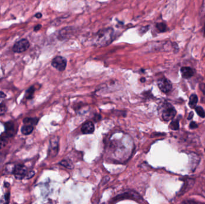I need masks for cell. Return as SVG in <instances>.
I'll list each match as a JSON object with an SVG mask.
<instances>
[{
	"label": "cell",
	"instance_id": "cell-2",
	"mask_svg": "<svg viewBox=\"0 0 205 204\" xmlns=\"http://www.w3.org/2000/svg\"><path fill=\"white\" fill-rule=\"evenodd\" d=\"M176 114L174 108L169 103H164L161 106V116L164 120L169 121L174 118Z\"/></svg>",
	"mask_w": 205,
	"mask_h": 204
},
{
	"label": "cell",
	"instance_id": "cell-12",
	"mask_svg": "<svg viewBox=\"0 0 205 204\" xmlns=\"http://www.w3.org/2000/svg\"><path fill=\"white\" fill-rule=\"evenodd\" d=\"M198 102V98L197 96L195 94H192L189 97V106L191 108H195Z\"/></svg>",
	"mask_w": 205,
	"mask_h": 204
},
{
	"label": "cell",
	"instance_id": "cell-11",
	"mask_svg": "<svg viewBox=\"0 0 205 204\" xmlns=\"http://www.w3.org/2000/svg\"><path fill=\"white\" fill-rule=\"evenodd\" d=\"M34 130V127L32 125H28L25 124V126H23L21 128V132L23 135H29L32 133V132Z\"/></svg>",
	"mask_w": 205,
	"mask_h": 204
},
{
	"label": "cell",
	"instance_id": "cell-20",
	"mask_svg": "<svg viewBox=\"0 0 205 204\" xmlns=\"http://www.w3.org/2000/svg\"><path fill=\"white\" fill-rule=\"evenodd\" d=\"M34 174H35L34 171H33V170L29 171L28 172H27V173H26V176H25V178L26 179H29V178H32V177L34 175Z\"/></svg>",
	"mask_w": 205,
	"mask_h": 204
},
{
	"label": "cell",
	"instance_id": "cell-9",
	"mask_svg": "<svg viewBox=\"0 0 205 204\" xmlns=\"http://www.w3.org/2000/svg\"><path fill=\"white\" fill-rule=\"evenodd\" d=\"M180 71L182 75L184 78H189L194 74V69L190 67H182Z\"/></svg>",
	"mask_w": 205,
	"mask_h": 204
},
{
	"label": "cell",
	"instance_id": "cell-18",
	"mask_svg": "<svg viewBox=\"0 0 205 204\" xmlns=\"http://www.w3.org/2000/svg\"><path fill=\"white\" fill-rule=\"evenodd\" d=\"M195 111L198 114L199 116H200L202 118L205 117V112L202 107L201 106H195Z\"/></svg>",
	"mask_w": 205,
	"mask_h": 204
},
{
	"label": "cell",
	"instance_id": "cell-23",
	"mask_svg": "<svg viewBox=\"0 0 205 204\" xmlns=\"http://www.w3.org/2000/svg\"><path fill=\"white\" fill-rule=\"evenodd\" d=\"M5 97H6V95L2 92H0V101L4 99Z\"/></svg>",
	"mask_w": 205,
	"mask_h": 204
},
{
	"label": "cell",
	"instance_id": "cell-14",
	"mask_svg": "<svg viewBox=\"0 0 205 204\" xmlns=\"http://www.w3.org/2000/svg\"><path fill=\"white\" fill-rule=\"evenodd\" d=\"M8 136L6 135L0 136V149L4 148L8 143Z\"/></svg>",
	"mask_w": 205,
	"mask_h": 204
},
{
	"label": "cell",
	"instance_id": "cell-3",
	"mask_svg": "<svg viewBox=\"0 0 205 204\" xmlns=\"http://www.w3.org/2000/svg\"><path fill=\"white\" fill-rule=\"evenodd\" d=\"M30 47L29 41L25 38L21 39L16 42L13 46V51L14 53H20L26 51Z\"/></svg>",
	"mask_w": 205,
	"mask_h": 204
},
{
	"label": "cell",
	"instance_id": "cell-10",
	"mask_svg": "<svg viewBox=\"0 0 205 204\" xmlns=\"http://www.w3.org/2000/svg\"><path fill=\"white\" fill-rule=\"evenodd\" d=\"M5 134L8 136H12L14 135V126L13 122H7L5 124Z\"/></svg>",
	"mask_w": 205,
	"mask_h": 204
},
{
	"label": "cell",
	"instance_id": "cell-16",
	"mask_svg": "<svg viewBox=\"0 0 205 204\" xmlns=\"http://www.w3.org/2000/svg\"><path fill=\"white\" fill-rule=\"evenodd\" d=\"M156 28L161 32H165L166 31V29H167V26L164 23H157L156 25Z\"/></svg>",
	"mask_w": 205,
	"mask_h": 204
},
{
	"label": "cell",
	"instance_id": "cell-26",
	"mask_svg": "<svg viewBox=\"0 0 205 204\" xmlns=\"http://www.w3.org/2000/svg\"><path fill=\"white\" fill-rule=\"evenodd\" d=\"M193 115H194V113H193L192 112H189V115H188V120H191V119L193 117Z\"/></svg>",
	"mask_w": 205,
	"mask_h": 204
},
{
	"label": "cell",
	"instance_id": "cell-8",
	"mask_svg": "<svg viewBox=\"0 0 205 204\" xmlns=\"http://www.w3.org/2000/svg\"><path fill=\"white\" fill-rule=\"evenodd\" d=\"M81 130L84 134H91L94 131V124L92 121H87L82 126Z\"/></svg>",
	"mask_w": 205,
	"mask_h": 204
},
{
	"label": "cell",
	"instance_id": "cell-17",
	"mask_svg": "<svg viewBox=\"0 0 205 204\" xmlns=\"http://www.w3.org/2000/svg\"><path fill=\"white\" fill-rule=\"evenodd\" d=\"M179 120H173L171 123L170 124V127L172 130H177L179 129Z\"/></svg>",
	"mask_w": 205,
	"mask_h": 204
},
{
	"label": "cell",
	"instance_id": "cell-5",
	"mask_svg": "<svg viewBox=\"0 0 205 204\" xmlns=\"http://www.w3.org/2000/svg\"><path fill=\"white\" fill-rule=\"evenodd\" d=\"M13 173L16 178L22 179L25 177L27 173V168L23 165H17L16 166H14L13 170Z\"/></svg>",
	"mask_w": 205,
	"mask_h": 204
},
{
	"label": "cell",
	"instance_id": "cell-6",
	"mask_svg": "<svg viewBox=\"0 0 205 204\" xmlns=\"http://www.w3.org/2000/svg\"><path fill=\"white\" fill-rule=\"evenodd\" d=\"M158 86L159 89L164 93H168L172 89V84L171 81L165 78H160L158 81Z\"/></svg>",
	"mask_w": 205,
	"mask_h": 204
},
{
	"label": "cell",
	"instance_id": "cell-25",
	"mask_svg": "<svg viewBox=\"0 0 205 204\" xmlns=\"http://www.w3.org/2000/svg\"><path fill=\"white\" fill-rule=\"evenodd\" d=\"M34 16L37 19H40L42 17V14L41 13H37Z\"/></svg>",
	"mask_w": 205,
	"mask_h": 204
},
{
	"label": "cell",
	"instance_id": "cell-15",
	"mask_svg": "<svg viewBox=\"0 0 205 204\" xmlns=\"http://www.w3.org/2000/svg\"><path fill=\"white\" fill-rule=\"evenodd\" d=\"M34 91H35V89L33 86L29 87L27 90H26V98L28 99H30L31 98H32L33 97V95H34Z\"/></svg>",
	"mask_w": 205,
	"mask_h": 204
},
{
	"label": "cell",
	"instance_id": "cell-19",
	"mask_svg": "<svg viewBox=\"0 0 205 204\" xmlns=\"http://www.w3.org/2000/svg\"><path fill=\"white\" fill-rule=\"evenodd\" d=\"M7 110V106L4 104H0V116L4 115Z\"/></svg>",
	"mask_w": 205,
	"mask_h": 204
},
{
	"label": "cell",
	"instance_id": "cell-24",
	"mask_svg": "<svg viewBox=\"0 0 205 204\" xmlns=\"http://www.w3.org/2000/svg\"><path fill=\"white\" fill-rule=\"evenodd\" d=\"M201 11L202 13H204L205 12V0H203V2L202 4V7L201 8Z\"/></svg>",
	"mask_w": 205,
	"mask_h": 204
},
{
	"label": "cell",
	"instance_id": "cell-28",
	"mask_svg": "<svg viewBox=\"0 0 205 204\" xmlns=\"http://www.w3.org/2000/svg\"><path fill=\"white\" fill-rule=\"evenodd\" d=\"M2 160H3V159H2V156H0V163H1V162H2ZM0 165H1V164H0Z\"/></svg>",
	"mask_w": 205,
	"mask_h": 204
},
{
	"label": "cell",
	"instance_id": "cell-30",
	"mask_svg": "<svg viewBox=\"0 0 205 204\" xmlns=\"http://www.w3.org/2000/svg\"><path fill=\"white\" fill-rule=\"evenodd\" d=\"M204 151H205V149H204Z\"/></svg>",
	"mask_w": 205,
	"mask_h": 204
},
{
	"label": "cell",
	"instance_id": "cell-4",
	"mask_svg": "<svg viewBox=\"0 0 205 204\" xmlns=\"http://www.w3.org/2000/svg\"><path fill=\"white\" fill-rule=\"evenodd\" d=\"M52 65L59 71L65 70L67 66V60L60 56L55 57L52 60Z\"/></svg>",
	"mask_w": 205,
	"mask_h": 204
},
{
	"label": "cell",
	"instance_id": "cell-7",
	"mask_svg": "<svg viewBox=\"0 0 205 204\" xmlns=\"http://www.w3.org/2000/svg\"><path fill=\"white\" fill-rule=\"evenodd\" d=\"M59 140L58 137L52 138L50 141L49 154L50 156H55L58 151L59 148Z\"/></svg>",
	"mask_w": 205,
	"mask_h": 204
},
{
	"label": "cell",
	"instance_id": "cell-29",
	"mask_svg": "<svg viewBox=\"0 0 205 204\" xmlns=\"http://www.w3.org/2000/svg\"><path fill=\"white\" fill-rule=\"evenodd\" d=\"M202 90L203 91V92H204V94H205V86H204V87H203V89H202Z\"/></svg>",
	"mask_w": 205,
	"mask_h": 204
},
{
	"label": "cell",
	"instance_id": "cell-21",
	"mask_svg": "<svg viewBox=\"0 0 205 204\" xmlns=\"http://www.w3.org/2000/svg\"><path fill=\"white\" fill-rule=\"evenodd\" d=\"M197 127H198V125L194 121H192L189 124V127L191 129H195V128H197Z\"/></svg>",
	"mask_w": 205,
	"mask_h": 204
},
{
	"label": "cell",
	"instance_id": "cell-27",
	"mask_svg": "<svg viewBox=\"0 0 205 204\" xmlns=\"http://www.w3.org/2000/svg\"><path fill=\"white\" fill-rule=\"evenodd\" d=\"M5 199L7 201H8L9 199H10V193H7L5 195Z\"/></svg>",
	"mask_w": 205,
	"mask_h": 204
},
{
	"label": "cell",
	"instance_id": "cell-13",
	"mask_svg": "<svg viewBox=\"0 0 205 204\" xmlns=\"http://www.w3.org/2000/svg\"><path fill=\"white\" fill-rule=\"evenodd\" d=\"M38 121V119L37 118H25L23 120V122L25 124H28V125H35Z\"/></svg>",
	"mask_w": 205,
	"mask_h": 204
},
{
	"label": "cell",
	"instance_id": "cell-1",
	"mask_svg": "<svg viewBox=\"0 0 205 204\" xmlns=\"http://www.w3.org/2000/svg\"><path fill=\"white\" fill-rule=\"evenodd\" d=\"M113 29L112 28H105L98 31L94 36L92 43L94 45L101 47L110 44L113 41Z\"/></svg>",
	"mask_w": 205,
	"mask_h": 204
},
{
	"label": "cell",
	"instance_id": "cell-22",
	"mask_svg": "<svg viewBox=\"0 0 205 204\" xmlns=\"http://www.w3.org/2000/svg\"><path fill=\"white\" fill-rule=\"evenodd\" d=\"M41 27H42V26L40 24H38V25H35L34 26V31H35V32L38 31L41 28Z\"/></svg>",
	"mask_w": 205,
	"mask_h": 204
}]
</instances>
